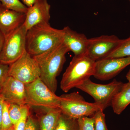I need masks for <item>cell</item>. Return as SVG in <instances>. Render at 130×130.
I'll use <instances>...</instances> for the list:
<instances>
[{"label":"cell","instance_id":"7a4b0ae2","mask_svg":"<svg viewBox=\"0 0 130 130\" xmlns=\"http://www.w3.org/2000/svg\"><path fill=\"white\" fill-rule=\"evenodd\" d=\"M69 51L63 43L54 50L32 56L39 66L40 79L54 93L57 90V77L61 72L66 62V55Z\"/></svg>","mask_w":130,"mask_h":130},{"label":"cell","instance_id":"8fae6325","mask_svg":"<svg viewBox=\"0 0 130 130\" xmlns=\"http://www.w3.org/2000/svg\"><path fill=\"white\" fill-rule=\"evenodd\" d=\"M51 6L47 0H38L28 7L23 24L27 30L35 26L49 24Z\"/></svg>","mask_w":130,"mask_h":130},{"label":"cell","instance_id":"f1b7e54d","mask_svg":"<svg viewBox=\"0 0 130 130\" xmlns=\"http://www.w3.org/2000/svg\"><path fill=\"white\" fill-rule=\"evenodd\" d=\"M4 39H5V38H4V36L0 31V55H1V53L2 50Z\"/></svg>","mask_w":130,"mask_h":130},{"label":"cell","instance_id":"f546056e","mask_svg":"<svg viewBox=\"0 0 130 130\" xmlns=\"http://www.w3.org/2000/svg\"><path fill=\"white\" fill-rule=\"evenodd\" d=\"M126 79L128 80V82L130 83V70H129V71L126 74Z\"/></svg>","mask_w":130,"mask_h":130},{"label":"cell","instance_id":"4dcf8cb0","mask_svg":"<svg viewBox=\"0 0 130 130\" xmlns=\"http://www.w3.org/2000/svg\"><path fill=\"white\" fill-rule=\"evenodd\" d=\"M129 1L130 2V0H129Z\"/></svg>","mask_w":130,"mask_h":130},{"label":"cell","instance_id":"ac0fdd59","mask_svg":"<svg viewBox=\"0 0 130 130\" xmlns=\"http://www.w3.org/2000/svg\"><path fill=\"white\" fill-rule=\"evenodd\" d=\"M129 56H130V36L126 39H123L118 48L106 58Z\"/></svg>","mask_w":130,"mask_h":130},{"label":"cell","instance_id":"8992f818","mask_svg":"<svg viewBox=\"0 0 130 130\" xmlns=\"http://www.w3.org/2000/svg\"><path fill=\"white\" fill-rule=\"evenodd\" d=\"M123 83L116 79L107 84H101L92 82L90 78L77 87L91 96L94 103L103 111L111 105L115 96L121 89Z\"/></svg>","mask_w":130,"mask_h":130},{"label":"cell","instance_id":"4316f807","mask_svg":"<svg viewBox=\"0 0 130 130\" xmlns=\"http://www.w3.org/2000/svg\"><path fill=\"white\" fill-rule=\"evenodd\" d=\"M4 100L2 96L0 95V130L1 129L2 122L3 114V106Z\"/></svg>","mask_w":130,"mask_h":130},{"label":"cell","instance_id":"7c38bea8","mask_svg":"<svg viewBox=\"0 0 130 130\" xmlns=\"http://www.w3.org/2000/svg\"><path fill=\"white\" fill-rule=\"evenodd\" d=\"M5 101L18 105H26L25 84L12 77H8L1 92Z\"/></svg>","mask_w":130,"mask_h":130},{"label":"cell","instance_id":"3957f363","mask_svg":"<svg viewBox=\"0 0 130 130\" xmlns=\"http://www.w3.org/2000/svg\"><path fill=\"white\" fill-rule=\"evenodd\" d=\"M96 61L86 55L74 56L62 76L60 87L67 93L94 76Z\"/></svg>","mask_w":130,"mask_h":130},{"label":"cell","instance_id":"30bf717a","mask_svg":"<svg viewBox=\"0 0 130 130\" xmlns=\"http://www.w3.org/2000/svg\"><path fill=\"white\" fill-rule=\"evenodd\" d=\"M130 65V56L103 59L96 61L93 76L102 81L109 80Z\"/></svg>","mask_w":130,"mask_h":130},{"label":"cell","instance_id":"6da1fadb","mask_svg":"<svg viewBox=\"0 0 130 130\" xmlns=\"http://www.w3.org/2000/svg\"><path fill=\"white\" fill-rule=\"evenodd\" d=\"M63 43L62 29L53 28L50 24L38 25L27 31L26 51L31 56H38L57 48Z\"/></svg>","mask_w":130,"mask_h":130},{"label":"cell","instance_id":"603a6c76","mask_svg":"<svg viewBox=\"0 0 130 130\" xmlns=\"http://www.w3.org/2000/svg\"><path fill=\"white\" fill-rule=\"evenodd\" d=\"M77 120L80 130H94L93 117H83Z\"/></svg>","mask_w":130,"mask_h":130},{"label":"cell","instance_id":"5bb4252c","mask_svg":"<svg viewBox=\"0 0 130 130\" xmlns=\"http://www.w3.org/2000/svg\"><path fill=\"white\" fill-rule=\"evenodd\" d=\"M63 43L74 56L86 55L89 39L85 35L73 30L69 26H66L62 29Z\"/></svg>","mask_w":130,"mask_h":130},{"label":"cell","instance_id":"4fadbf2b","mask_svg":"<svg viewBox=\"0 0 130 130\" xmlns=\"http://www.w3.org/2000/svg\"><path fill=\"white\" fill-rule=\"evenodd\" d=\"M25 13L8 9L0 3V31L4 37L23 25Z\"/></svg>","mask_w":130,"mask_h":130},{"label":"cell","instance_id":"d4e9b609","mask_svg":"<svg viewBox=\"0 0 130 130\" xmlns=\"http://www.w3.org/2000/svg\"><path fill=\"white\" fill-rule=\"evenodd\" d=\"M9 65L0 62V92L8 76Z\"/></svg>","mask_w":130,"mask_h":130},{"label":"cell","instance_id":"83f0119b","mask_svg":"<svg viewBox=\"0 0 130 130\" xmlns=\"http://www.w3.org/2000/svg\"><path fill=\"white\" fill-rule=\"evenodd\" d=\"M27 7L31 6L38 0H20Z\"/></svg>","mask_w":130,"mask_h":130},{"label":"cell","instance_id":"52a82bcc","mask_svg":"<svg viewBox=\"0 0 130 130\" xmlns=\"http://www.w3.org/2000/svg\"><path fill=\"white\" fill-rule=\"evenodd\" d=\"M27 31L23 25L4 37L0 55V62L9 65L17 60L25 53Z\"/></svg>","mask_w":130,"mask_h":130},{"label":"cell","instance_id":"9a60e30c","mask_svg":"<svg viewBox=\"0 0 130 130\" xmlns=\"http://www.w3.org/2000/svg\"><path fill=\"white\" fill-rule=\"evenodd\" d=\"M130 104V83L123 84L120 90L115 96L111 106L114 112L120 115Z\"/></svg>","mask_w":130,"mask_h":130},{"label":"cell","instance_id":"9c48e42d","mask_svg":"<svg viewBox=\"0 0 130 130\" xmlns=\"http://www.w3.org/2000/svg\"><path fill=\"white\" fill-rule=\"evenodd\" d=\"M122 40L114 35L89 39L86 55L95 61L106 59L118 48Z\"/></svg>","mask_w":130,"mask_h":130},{"label":"cell","instance_id":"ffe728a7","mask_svg":"<svg viewBox=\"0 0 130 130\" xmlns=\"http://www.w3.org/2000/svg\"><path fill=\"white\" fill-rule=\"evenodd\" d=\"M0 3L8 9L26 13L28 7L20 0H0Z\"/></svg>","mask_w":130,"mask_h":130},{"label":"cell","instance_id":"e0dca14e","mask_svg":"<svg viewBox=\"0 0 130 130\" xmlns=\"http://www.w3.org/2000/svg\"><path fill=\"white\" fill-rule=\"evenodd\" d=\"M54 130H80L77 119L61 113Z\"/></svg>","mask_w":130,"mask_h":130},{"label":"cell","instance_id":"2e32d148","mask_svg":"<svg viewBox=\"0 0 130 130\" xmlns=\"http://www.w3.org/2000/svg\"><path fill=\"white\" fill-rule=\"evenodd\" d=\"M38 120L40 130H54L61 114L60 108L47 109Z\"/></svg>","mask_w":130,"mask_h":130},{"label":"cell","instance_id":"277c9868","mask_svg":"<svg viewBox=\"0 0 130 130\" xmlns=\"http://www.w3.org/2000/svg\"><path fill=\"white\" fill-rule=\"evenodd\" d=\"M26 105L46 109L60 108L61 98L50 89L40 78L25 84Z\"/></svg>","mask_w":130,"mask_h":130},{"label":"cell","instance_id":"d6986e66","mask_svg":"<svg viewBox=\"0 0 130 130\" xmlns=\"http://www.w3.org/2000/svg\"><path fill=\"white\" fill-rule=\"evenodd\" d=\"M8 103L9 117L14 125L21 119L26 105L21 106L15 103Z\"/></svg>","mask_w":130,"mask_h":130},{"label":"cell","instance_id":"5b68a950","mask_svg":"<svg viewBox=\"0 0 130 130\" xmlns=\"http://www.w3.org/2000/svg\"><path fill=\"white\" fill-rule=\"evenodd\" d=\"M60 96L61 112L73 118L78 119L85 116L91 117L101 109L95 103L86 101L78 92L63 94Z\"/></svg>","mask_w":130,"mask_h":130},{"label":"cell","instance_id":"ba28073f","mask_svg":"<svg viewBox=\"0 0 130 130\" xmlns=\"http://www.w3.org/2000/svg\"><path fill=\"white\" fill-rule=\"evenodd\" d=\"M8 74L26 84L40 78V71L36 60L26 51L17 60L9 65Z\"/></svg>","mask_w":130,"mask_h":130},{"label":"cell","instance_id":"44dd1931","mask_svg":"<svg viewBox=\"0 0 130 130\" xmlns=\"http://www.w3.org/2000/svg\"><path fill=\"white\" fill-rule=\"evenodd\" d=\"M102 109L98 111L92 117L94 130H108L106 124L105 115Z\"/></svg>","mask_w":130,"mask_h":130},{"label":"cell","instance_id":"484cf974","mask_svg":"<svg viewBox=\"0 0 130 130\" xmlns=\"http://www.w3.org/2000/svg\"><path fill=\"white\" fill-rule=\"evenodd\" d=\"M25 130H40L38 119L29 115L26 121Z\"/></svg>","mask_w":130,"mask_h":130},{"label":"cell","instance_id":"7402d4cb","mask_svg":"<svg viewBox=\"0 0 130 130\" xmlns=\"http://www.w3.org/2000/svg\"><path fill=\"white\" fill-rule=\"evenodd\" d=\"M8 107V103L4 101L1 130H11L13 127V125L9 117Z\"/></svg>","mask_w":130,"mask_h":130},{"label":"cell","instance_id":"cb8c5ba5","mask_svg":"<svg viewBox=\"0 0 130 130\" xmlns=\"http://www.w3.org/2000/svg\"><path fill=\"white\" fill-rule=\"evenodd\" d=\"M29 108L28 105H26L22 118L18 123L13 125L11 130H25L27 119L29 115Z\"/></svg>","mask_w":130,"mask_h":130}]
</instances>
